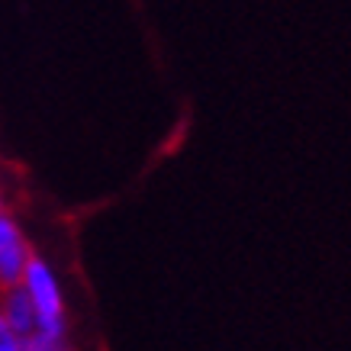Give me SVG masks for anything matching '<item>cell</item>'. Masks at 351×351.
<instances>
[{"mask_svg": "<svg viewBox=\"0 0 351 351\" xmlns=\"http://www.w3.org/2000/svg\"><path fill=\"white\" fill-rule=\"evenodd\" d=\"M0 319L7 322L16 335H23V341H29V335L39 326V313H36V306H32V300L23 284L0 287Z\"/></svg>", "mask_w": 351, "mask_h": 351, "instance_id": "obj_2", "label": "cell"}, {"mask_svg": "<svg viewBox=\"0 0 351 351\" xmlns=\"http://www.w3.org/2000/svg\"><path fill=\"white\" fill-rule=\"evenodd\" d=\"M0 351H26L23 335H16L3 319H0Z\"/></svg>", "mask_w": 351, "mask_h": 351, "instance_id": "obj_3", "label": "cell"}, {"mask_svg": "<svg viewBox=\"0 0 351 351\" xmlns=\"http://www.w3.org/2000/svg\"><path fill=\"white\" fill-rule=\"evenodd\" d=\"M32 261V248L23 235L16 216L0 203V287L20 284L23 271Z\"/></svg>", "mask_w": 351, "mask_h": 351, "instance_id": "obj_1", "label": "cell"}]
</instances>
